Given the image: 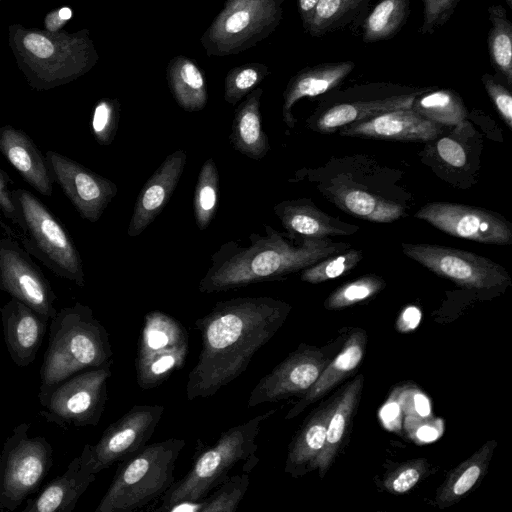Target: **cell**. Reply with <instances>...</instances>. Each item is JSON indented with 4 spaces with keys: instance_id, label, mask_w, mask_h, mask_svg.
Here are the masks:
<instances>
[{
    "instance_id": "13",
    "label": "cell",
    "mask_w": 512,
    "mask_h": 512,
    "mask_svg": "<svg viewBox=\"0 0 512 512\" xmlns=\"http://www.w3.org/2000/svg\"><path fill=\"white\" fill-rule=\"evenodd\" d=\"M401 248L428 270L467 289L489 291L511 284L503 266L472 252L435 244L402 243Z\"/></svg>"
},
{
    "instance_id": "28",
    "label": "cell",
    "mask_w": 512,
    "mask_h": 512,
    "mask_svg": "<svg viewBox=\"0 0 512 512\" xmlns=\"http://www.w3.org/2000/svg\"><path fill=\"white\" fill-rule=\"evenodd\" d=\"M363 382V376H357L344 388L336 399L333 400V406L327 423L324 447L308 470L317 469L321 478H323L329 470L342 445L348 426L358 405Z\"/></svg>"
},
{
    "instance_id": "15",
    "label": "cell",
    "mask_w": 512,
    "mask_h": 512,
    "mask_svg": "<svg viewBox=\"0 0 512 512\" xmlns=\"http://www.w3.org/2000/svg\"><path fill=\"white\" fill-rule=\"evenodd\" d=\"M415 217L458 238L497 245H508L512 241L511 224L500 215L482 208L432 202L422 206Z\"/></svg>"
},
{
    "instance_id": "49",
    "label": "cell",
    "mask_w": 512,
    "mask_h": 512,
    "mask_svg": "<svg viewBox=\"0 0 512 512\" xmlns=\"http://www.w3.org/2000/svg\"><path fill=\"white\" fill-rule=\"evenodd\" d=\"M401 404L409 417L424 418L430 413L427 398L418 392L408 397V399L402 398Z\"/></svg>"
},
{
    "instance_id": "22",
    "label": "cell",
    "mask_w": 512,
    "mask_h": 512,
    "mask_svg": "<svg viewBox=\"0 0 512 512\" xmlns=\"http://www.w3.org/2000/svg\"><path fill=\"white\" fill-rule=\"evenodd\" d=\"M187 155L178 149L169 154L142 187L128 226V236L140 235L162 212L183 174Z\"/></svg>"
},
{
    "instance_id": "36",
    "label": "cell",
    "mask_w": 512,
    "mask_h": 512,
    "mask_svg": "<svg viewBox=\"0 0 512 512\" xmlns=\"http://www.w3.org/2000/svg\"><path fill=\"white\" fill-rule=\"evenodd\" d=\"M370 0H319L306 30L313 37H322L340 30L360 18Z\"/></svg>"
},
{
    "instance_id": "52",
    "label": "cell",
    "mask_w": 512,
    "mask_h": 512,
    "mask_svg": "<svg viewBox=\"0 0 512 512\" xmlns=\"http://www.w3.org/2000/svg\"><path fill=\"white\" fill-rule=\"evenodd\" d=\"M400 414V398L398 405L394 401H388L383 408L382 419L385 424H390L394 420H398Z\"/></svg>"
},
{
    "instance_id": "1",
    "label": "cell",
    "mask_w": 512,
    "mask_h": 512,
    "mask_svg": "<svg viewBox=\"0 0 512 512\" xmlns=\"http://www.w3.org/2000/svg\"><path fill=\"white\" fill-rule=\"evenodd\" d=\"M290 311L288 303L272 297H237L217 302L197 319L201 351L188 375L187 399L211 397L237 379Z\"/></svg>"
},
{
    "instance_id": "16",
    "label": "cell",
    "mask_w": 512,
    "mask_h": 512,
    "mask_svg": "<svg viewBox=\"0 0 512 512\" xmlns=\"http://www.w3.org/2000/svg\"><path fill=\"white\" fill-rule=\"evenodd\" d=\"M329 362L321 349L300 345L258 381L250 392L247 407L303 395Z\"/></svg>"
},
{
    "instance_id": "25",
    "label": "cell",
    "mask_w": 512,
    "mask_h": 512,
    "mask_svg": "<svg viewBox=\"0 0 512 512\" xmlns=\"http://www.w3.org/2000/svg\"><path fill=\"white\" fill-rule=\"evenodd\" d=\"M355 62H326L307 66L298 71L287 83L283 93L282 118L286 126L294 128V105L303 98L324 95L339 86L354 70Z\"/></svg>"
},
{
    "instance_id": "4",
    "label": "cell",
    "mask_w": 512,
    "mask_h": 512,
    "mask_svg": "<svg viewBox=\"0 0 512 512\" xmlns=\"http://www.w3.org/2000/svg\"><path fill=\"white\" fill-rule=\"evenodd\" d=\"M9 45L29 84L51 89L83 76L99 56L87 29L74 33L9 27Z\"/></svg>"
},
{
    "instance_id": "38",
    "label": "cell",
    "mask_w": 512,
    "mask_h": 512,
    "mask_svg": "<svg viewBox=\"0 0 512 512\" xmlns=\"http://www.w3.org/2000/svg\"><path fill=\"white\" fill-rule=\"evenodd\" d=\"M219 199V173L213 158L201 166L194 190V218L200 230H205L214 219Z\"/></svg>"
},
{
    "instance_id": "46",
    "label": "cell",
    "mask_w": 512,
    "mask_h": 512,
    "mask_svg": "<svg viewBox=\"0 0 512 512\" xmlns=\"http://www.w3.org/2000/svg\"><path fill=\"white\" fill-rule=\"evenodd\" d=\"M481 81L494 107L508 128L511 129L512 95L510 90L503 85L498 78L489 73H484L481 77Z\"/></svg>"
},
{
    "instance_id": "37",
    "label": "cell",
    "mask_w": 512,
    "mask_h": 512,
    "mask_svg": "<svg viewBox=\"0 0 512 512\" xmlns=\"http://www.w3.org/2000/svg\"><path fill=\"white\" fill-rule=\"evenodd\" d=\"M470 122L464 120L456 126L453 131L441 137H436L431 146V153L436 159L433 162L441 164V170L448 172H472V148L464 135Z\"/></svg>"
},
{
    "instance_id": "51",
    "label": "cell",
    "mask_w": 512,
    "mask_h": 512,
    "mask_svg": "<svg viewBox=\"0 0 512 512\" xmlns=\"http://www.w3.org/2000/svg\"><path fill=\"white\" fill-rule=\"evenodd\" d=\"M319 0H296L302 25L307 30Z\"/></svg>"
},
{
    "instance_id": "31",
    "label": "cell",
    "mask_w": 512,
    "mask_h": 512,
    "mask_svg": "<svg viewBox=\"0 0 512 512\" xmlns=\"http://www.w3.org/2000/svg\"><path fill=\"white\" fill-rule=\"evenodd\" d=\"M332 406L333 401L315 411L291 441L285 463L286 473L297 477L308 472L324 447Z\"/></svg>"
},
{
    "instance_id": "44",
    "label": "cell",
    "mask_w": 512,
    "mask_h": 512,
    "mask_svg": "<svg viewBox=\"0 0 512 512\" xmlns=\"http://www.w3.org/2000/svg\"><path fill=\"white\" fill-rule=\"evenodd\" d=\"M428 470V462L423 459L407 461L392 470L384 479V487L393 494H403L411 490Z\"/></svg>"
},
{
    "instance_id": "40",
    "label": "cell",
    "mask_w": 512,
    "mask_h": 512,
    "mask_svg": "<svg viewBox=\"0 0 512 512\" xmlns=\"http://www.w3.org/2000/svg\"><path fill=\"white\" fill-rule=\"evenodd\" d=\"M386 286L385 281L374 274L364 275L345 283L326 299V309L336 310L355 305L378 294Z\"/></svg>"
},
{
    "instance_id": "42",
    "label": "cell",
    "mask_w": 512,
    "mask_h": 512,
    "mask_svg": "<svg viewBox=\"0 0 512 512\" xmlns=\"http://www.w3.org/2000/svg\"><path fill=\"white\" fill-rule=\"evenodd\" d=\"M248 472L229 476L210 496L201 499L200 512H235L248 489Z\"/></svg>"
},
{
    "instance_id": "5",
    "label": "cell",
    "mask_w": 512,
    "mask_h": 512,
    "mask_svg": "<svg viewBox=\"0 0 512 512\" xmlns=\"http://www.w3.org/2000/svg\"><path fill=\"white\" fill-rule=\"evenodd\" d=\"M275 412V409L266 411L224 431L197 457L191 469L179 481L173 482L162 495L161 507L156 511H167L176 503L205 498L229 477L232 468L240 461L245 462V470L249 473L258 462L256 438L262 423Z\"/></svg>"
},
{
    "instance_id": "50",
    "label": "cell",
    "mask_w": 512,
    "mask_h": 512,
    "mask_svg": "<svg viewBox=\"0 0 512 512\" xmlns=\"http://www.w3.org/2000/svg\"><path fill=\"white\" fill-rule=\"evenodd\" d=\"M73 12L69 7H61L49 12L44 19L45 30L50 32L60 31L67 21L72 18Z\"/></svg>"
},
{
    "instance_id": "2",
    "label": "cell",
    "mask_w": 512,
    "mask_h": 512,
    "mask_svg": "<svg viewBox=\"0 0 512 512\" xmlns=\"http://www.w3.org/2000/svg\"><path fill=\"white\" fill-rule=\"evenodd\" d=\"M249 245L223 243L211 257V266L201 278V293H217L264 281L279 280L320 260L350 248L349 243L329 238H305L298 243L265 225V234L251 233Z\"/></svg>"
},
{
    "instance_id": "19",
    "label": "cell",
    "mask_w": 512,
    "mask_h": 512,
    "mask_svg": "<svg viewBox=\"0 0 512 512\" xmlns=\"http://www.w3.org/2000/svg\"><path fill=\"white\" fill-rule=\"evenodd\" d=\"M0 290L46 321L56 314V295L43 273L8 239H0Z\"/></svg>"
},
{
    "instance_id": "17",
    "label": "cell",
    "mask_w": 512,
    "mask_h": 512,
    "mask_svg": "<svg viewBox=\"0 0 512 512\" xmlns=\"http://www.w3.org/2000/svg\"><path fill=\"white\" fill-rule=\"evenodd\" d=\"M165 411L162 405H135L111 423L91 445L94 471L98 474L143 448Z\"/></svg>"
},
{
    "instance_id": "48",
    "label": "cell",
    "mask_w": 512,
    "mask_h": 512,
    "mask_svg": "<svg viewBox=\"0 0 512 512\" xmlns=\"http://www.w3.org/2000/svg\"><path fill=\"white\" fill-rule=\"evenodd\" d=\"M406 427L410 436L415 440L431 441L440 434L439 421L435 423L431 420L424 422V418L408 417Z\"/></svg>"
},
{
    "instance_id": "7",
    "label": "cell",
    "mask_w": 512,
    "mask_h": 512,
    "mask_svg": "<svg viewBox=\"0 0 512 512\" xmlns=\"http://www.w3.org/2000/svg\"><path fill=\"white\" fill-rule=\"evenodd\" d=\"M432 87L391 82L358 84L324 94L307 126L320 133H333L341 127L384 112L411 108L414 99Z\"/></svg>"
},
{
    "instance_id": "6",
    "label": "cell",
    "mask_w": 512,
    "mask_h": 512,
    "mask_svg": "<svg viewBox=\"0 0 512 512\" xmlns=\"http://www.w3.org/2000/svg\"><path fill=\"white\" fill-rule=\"evenodd\" d=\"M186 445L169 438L145 445L120 462L95 512H129L162 496L174 482L176 461Z\"/></svg>"
},
{
    "instance_id": "20",
    "label": "cell",
    "mask_w": 512,
    "mask_h": 512,
    "mask_svg": "<svg viewBox=\"0 0 512 512\" xmlns=\"http://www.w3.org/2000/svg\"><path fill=\"white\" fill-rule=\"evenodd\" d=\"M96 475L91 444H86L61 475L52 479L35 497L26 499L23 512H72Z\"/></svg>"
},
{
    "instance_id": "23",
    "label": "cell",
    "mask_w": 512,
    "mask_h": 512,
    "mask_svg": "<svg viewBox=\"0 0 512 512\" xmlns=\"http://www.w3.org/2000/svg\"><path fill=\"white\" fill-rule=\"evenodd\" d=\"M0 314L11 360L20 368L28 367L42 345L48 321L14 298L1 307Z\"/></svg>"
},
{
    "instance_id": "55",
    "label": "cell",
    "mask_w": 512,
    "mask_h": 512,
    "mask_svg": "<svg viewBox=\"0 0 512 512\" xmlns=\"http://www.w3.org/2000/svg\"><path fill=\"white\" fill-rule=\"evenodd\" d=\"M1 1V0H0Z\"/></svg>"
},
{
    "instance_id": "32",
    "label": "cell",
    "mask_w": 512,
    "mask_h": 512,
    "mask_svg": "<svg viewBox=\"0 0 512 512\" xmlns=\"http://www.w3.org/2000/svg\"><path fill=\"white\" fill-rule=\"evenodd\" d=\"M496 445L495 440L486 441L474 454L450 471L436 494L439 508L457 503L481 481Z\"/></svg>"
},
{
    "instance_id": "9",
    "label": "cell",
    "mask_w": 512,
    "mask_h": 512,
    "mask_svg": "<svg viewBox=\"0 0 512 512\" xmlns=\"http://www.w3.org/2000/svg\"><path fill=\"white\" fill-rule=\"evenodd\" d=\"M30 423L15 426L0 453V512L15 511L40 487L53 465V449L43 436H29Z\"/></svg>"
},
{
    "instance_id": "21",
    "label": "cell",
    "mask_w": 512,
    "mask_h": 512,
    "mask_svg": "<svg viewBox=\"0 0 512 512\" xmlns=\"http://www.w3.org/2000/svg\"><path fill=\"white\" fill-rule=\"evenodd\" d=\"M338 131L342 136L430 142L442 134L444 126L423 118L412 108H403L345 125Z\"/></svg>"
},
{
    "instance_id": "47",
    "label": "cell",
    "mask_w": 512,
    "mask_h": 512,
    "mask_svg": "<svg viewBox=\"0 0 512 512\" xmlns=\"http://www.w3.org/2000/svg\"><path fill=\"white\" fill-rule=\"evenodd\" d=\"M0 210L6 218L22 228V220L19 209L8 185L7 176L0 168Z\"/></svg>"
},
{
    "instance_id": "3",
    "label": "cell",
    "mask_w": 512,
    "mask_h": 512,
    "mask_svg": "<svg viewBox=\"0 0 512 512\" xmlns=\"http://www.w3.org/2000/svg\"><path fill=\"white\" fill-rule=\"evenodd\" d=\"M112 355L109 334L89 306L75 303L60 309L50 320L40 368V405H45L61 382L80 371L104 366L113 361Z\"/></svg>"
},
{
    "instance_id": "18",
    "label": "cell",
    "mask_w": 512,
    "mask_h": 512,
    "mask_svg": "<svg viewBox=\"0 0 512 512\" xmlns=\"http://www.w3.org/2000/svg\"><path fill=\"white\" fill-rule=\"evenodd\" d=\"M46 161L55 180L85 220L96 222L117 194L109 179L56 152H46Z\"/></svg>"
},
{
    "instance_id": "43",
    "label": "cell",
    "mask_w": 512,
    "mask_h": 512,
    "mask_svg": "<svg viewBox=\"0 0 512 512\" xmlns=\"http://www.w3.org/2000/svg\"><path fill=\"white\" fill-rule=\"evenodd\" d=\"M120 118V103L114 98L100 99L93 110L91 129L96 141L101 145L112 143Z\"/></svg>"
},
{
    "instance_id": "26",
    "label": "cell",
    "mask_w": 512,
    "mask_h": 512,
    "mask_svg": "<svg viewBox=\"0 0 512 512\" xmlns=\"http://www.w3.org/2000/svg\"><path fill=\"white\" fill-rule=\"evenodd\" d=\"M0 152L30 186L51 196L53 177L46 158L24 131L10 125L1 127Z\"/></svg>"
},
{
    "instance_id": "45",
    "label": "cell",
    "mask_w": 512,
    "mask_h": 512,
    "mask_svg": "<svg viewBox=\"0 0 512 512\" xmlns=\"http://www.w3.org/2000/svg\"><path fill=\"white\" fill-rule=\"evenodd\" d=\"M423 20L419 28L421 35H432L452 17L462 0H421Z\"/></svg>"
},
{
    "instance_id": "39",
    "label": "cell",
    "mask_w": 512,
    "mask_h": 512,
    "mask_svg": "<svg viewBox=\"0 0 512 512\" xmlns=\"http://www.w3.org/2000/svg\"><path fill=\"white\" fill-rule=\"evenodd\" d=\"M270 74L269 67L260 62L241 64L228 71L224 80V100L236 105Z\"/></svg>"
},
{
    "instance_id": "53",
    "label": "cell",
    "mask_w": 512,
    "mask_h": 512,
    "mask_svg": "<svg viewBox=\"0 0 512 512\" xmlns=\"http://www.w3.org/2000/svg\"><path fill=\"white\" fill-rule=\"evenodd\" d=\"M509 8H512V0H504Z\"/></svg>"
},
{
    "instance_id": "34",
    "label": "cell",
    "mask_w": 512,
    "mask_h": 512,
    "mask_svg": "<svg viewBox=\"0 0 512 512\" xmlns=\"http://www.w3.org/2000/svg\"><path fill=\"white\" fill-rule=\"evenodd\" d=\"M490 29L487 37L491 64L496 72L512 85V24L501 4L488 7Z\"/></svg>"
},
{
    "instance_id": "41",
    "label": "cell",
    "mask_w": 512,
    "mask_h": 512,
    "mask_svg": "<svg viewBox=\"0 0 512 512\" xmlns=\"http://www.w3.org/2000/svg\"><path fill=\"white\" fill-rule=\"evenodd\" d=\"M362 259L361 250L348 248L303 269L300 279L312 284L335 279L352 270Z\"/></svg>"
},
{
    "instance_id": "54",
    "label": "cell",
    "mask_w": 512,
    "mask_h": 512,
    "mask_svg": "<svg viewBox=\"0 0 512 512\" xmlns=\"http://www.w3.org/2000/svg\"><path fill=\"white\" fill-rule=\"evenodd\" d=\"M1 220V219H0ZM0 224L4 226L3 222L0 221ZM5 227V226H4ZM6 228V227H5Z\"/></svg>"
},
{
    "instance_id": "11",
    "label": "cell",
    "mask_w": 512,
    "mask_h": 512,
    "mask_svg": "<svg viewBox=\"0 0 512 512\" xmlns=\"http://www.w3.org/2000/svg\"><path fill=\"white\" fill-rule=\"evenodd\" d=\"M113 361L74 374L56 386L40 415L61 428L96 426L107 401V382Z\"/></svg>"
},
{
    "instance_id": "30",
    "label": "cell",
    "mask_w": 512,
    "mask_h": 512,
    "mask_svg": "<svg viewBox=\"0 0 512 512\" xmlns=\"http://www.w3.org/2000/svg\"><path fill=\"white\" fill-rule=\"evenodd\" d=\"M166 79L174 100L184 111L205 108L208 99L205 74L191 58L173 57L166 68Z\"/></svg>"
},
{
    "instance_id": "14",
    "label": "cell",
    "mask_w": 512,
    "mask_h": 512,
    "mask_svg": "<svg viewBox=\"0 0 512 512\" xmlns=\"http://www.w3.org/2000/svg\"><path fill=\"white\" fill-rule=\"evenodd\" d=\"M317 183L318 190L340 209L355 217L380 223H389L406 215L407 205L392 196V186H382L384 180H371L368 184L354 180L350 174L329 173L328 178L313 170L298 171ZM400 192V191H399Z\"/></svg>"
},
{
    "instance_id": "24",
    "label": "cell",
    "mask_w": 512,
    "mask_h": 512,
    "mask_svg": "<svg viewBox=\"0 0 512 512\" xmlns=\"http://www.w3.org/2000/svg\"><path fill=\"white\" fill-rule=\"evenodd\" d=\"M290 239L348 236L359 230L357 225L343 222L321 211L307 198L285 200L273 207Z\"/></svg>"
},
{
    "instance_id": "27",
    "label": "cell",
    "mask_w": 512,
    "mask_h": 512,
    "mask_svg": "<svg viewBox=\"0 0 512 512\" xmlns=\"http://www.w3.org/2000/svg\"><path fill=\"white\" fill-rule=\"evenodd\" d=\"M366 347V333L358 329L345 341L338 355L327 364L315 383L288 411L286 419L298 416L310 404L323 397L338 385L361 363Z\"/></svg>"
},
{
    "instance_id": "33",
    "label": "cell",
    "mask_w": 512,
    "mask_h": 512,
    "mask_svg": "<svg viewBox=\"0 0 512 512\" xmlns=\"http://www.w3.org/2000/svg\"><path fill=\"white\" fill-rule=\"evenodd\" d=\"M411 108L423 118L444 127L456 126L468 117L462 98L451 89L432 87L417 96Z\"/></svg>"
},
{
    "instance_id": "35",
    "label": "cell",
    "mask_w": 512,
    "mask_h": 512,
    "mask_svg": "<svg viewBox=\"0 0 512 512\" xmlns=\"http://www.w3.org/2000/svg\"><path fill=\"white\" fill-rule=\"evenodd\" d=\"M409 14L410 0H379L363 21V42L375 43L394 37Z\"/></svg>"
},
{
    "instance_id": "29",
    "label": "cell",
    "mask_w": 512,
    "mask_h": 512,
    "mask_svg": "<svg viewBox=\"0 0 512 512\" xmlns=\"http://www.w3.org/2000/svg\"><path fill=\"white\" fill-rule=\"evenodd\" d=\"M262 95L263 89L257 87L237 106L229 136L235 150L254 160L264 158L270 150L268 137L262 127Z\"/></svg>"
},
{
    "instance_id": "12",
    "label": "cell",
    "mask_w": 512,
    "mask_h": 512,
    "mask_svg": "<svg viewBox=\"0 0 512 512\" xmlns=\"http://www.w3.org/2000/svg\"><path fill=\"white\" fill-rule=\"evenodd\" d=\"M19 209L22 229L27 231L48 259L51 269L63 278L84 286L81 257L73 240L49 209L33 194L24 189L12 190Z\"/></svg>"
},
{
    "instance_id": "8",
    "label": "cell",
    "mask_w": 512,
    "mask_h": 512,
    "mask_svg": "<svg viewBox=\"0 0 512 512\" xmlns=\"http://www.w3.org/2000/svg\"><path fill=\"white\" fill-rule=\"evenodd\" d=\"M285 0H225L200 38L209 57L244 52L270 36L283 19Z\"/></svg>"
},
{
    "instance_id": "10",
    "label": "cell",
    "mask_w": 512,
    "mask_h": 512,
    "mask_svg": "<svg viewBox=\"0 0 512 512\" xmlns=\"http://www.w3.org/2000/svg\"><path fill=\"white\" fill-rule=\"evenodd\" d=\"M189 353L185 327L159 310L148 312L139 337L135 360L137 384L142 389L161 385L180 370Z\"/></svg>"
}]
</instances>
